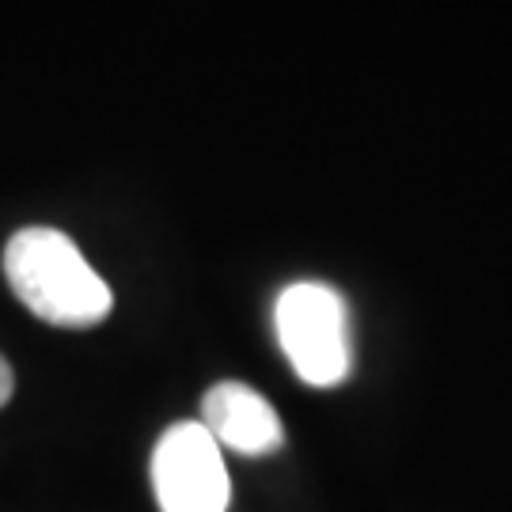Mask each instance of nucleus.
I'll return each instance as SVG.
<instances>
[{"mask_svg":"<svg viewBox=\"0 0 512 512\" xmlns=\"http://www.w3.org/2000/svg\"><path fill=\"white\" fill-rule=\"evenodd\" d=\"M4 277L23 308L50 327L88 330L114 308L110 285L57 228H19L4 247Z\"/></svg>","mask_w":512,"mask_h":512,"instance_id":"f257e3e1","label":"nucleus"},{"mask_svg":"<svg viewBox=\"0 0 512 512\" xmlns=\"http://www.w3.org/2000/svg\"><path fill=\"white\" fill-rule=\"evenodd\" d=\"M277 342L308 387H338L353 372L346 300L323 281H296L277 296Z\"/></svg>","mask_w":512,"mask_h":512,"instance_id":"f03ea898","label":"nucleus"},{"mask_svg":"<svg viewBox=\"0 0 512 512\" xmlns=\"http://www.w3.org/2000/svg\"><path fill=\"white\" fill-rule=\"evenodd\" d=\"M152 490L160 512H228V467L202 421H179L156 440Z\"/></svg>","mask_w":512,"mask_h":512,"instance_id":"7ed1b4c3","label":"nucleus"},{"mask_svg":"<svg viewBox=\"0 0 512 512\" xmlns=\"http://www.w3.org/2000/svg\"><path fill=\"white\" fill-rule=\"evenodd\" d=\"M198 421L220 448H232L239 456H270L285 444V429H281L274 403L239 380L209 387Z\"/></svg>","mask_w":512,"mask_h":512,"instance_id":"20e7f679","label":"nucleus"},{"mask_svg":"<svg viewBox=\"0 0 512 512\" xmlns=\"http://www.w3.org/2000/svg\"><path fill=\"white\" fill-rule=\"evenodd\" d=\"M12 395H16V372H12V365H8L4 353H0V406H8Z\"/></svg>","mask_w":512,"mask_h":512,"instance_id":"39448f33","label":"nucleus"}]
</instances>
